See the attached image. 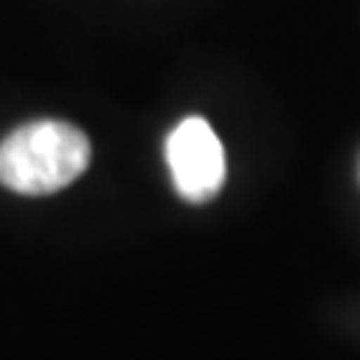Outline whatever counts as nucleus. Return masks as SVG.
Instances as JSON below:
<instances>
[{
    "mask_svg": "<svg viewBox=\"0 0 360 360\" xmlns=\"http://www.w3.org/2000/svg\"><path fill=\"white\" fill-rule=\"evenodd\" d=\"M90 165L87 135L60 120L25 123L0 141V184L18 195H51Z\"/></svg>",
    "mask_w": 360,
    "mask_h": 360,
    "instance_id": "f257e3e1",
    "label": "nucleus"
},
{
    "mask_svg": "<svg viewBox=\"0 0 360 360\" xmlns=\"http://www.w3.org/2000/svg\"><path fill=\"white\" fill-rule=\"evenodd\" d=\"M165 162L186 201H207L225 184V150L205 117H184L165 139Z\"/></svg>",
    "mask_w": 360,
    "mask_h": 360,
    "instance_id": "f03ea898",
    "label": "nucleus"
}]
</instances>
